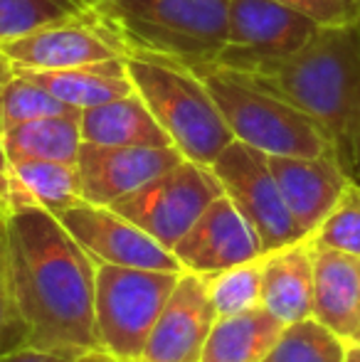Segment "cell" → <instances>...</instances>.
Wrapping results in <instances>:
<instances>
[{"label":"cell","instance_id":"obj_34","mask_svg":"<svg viewBox=\"0 0 360 362\" xmlns=\"http://www.w3.org/2000/svg\"><path fill=\"white\" fill-rule=\"evenodd\" d=\"M346 3V10L351 15V20H358L360 18V0H343Z\"/></svg>","mask_w":360,"mask_h":362},{"label":"cell","instance_id":"obj_13","mask_svg":"<svg viewBox=\"0 0 360 362\" xmlns=\"http://www.w3.org/2000/svg\"><path fill=\"white\" fill-rule=\"evenodd\" d=\"M182 160L175 146H99L82 144L77 156L82 200L111 207L141 185Z\"/></svg>","mask_w":360,"mask_h":362},{"label":"cell","instance_id":"obj_22","mask_svg":"<svg viewBox=\"0 0 360 362\" xmlns=\"http://www.w3.org/2000/svg\"><path fill=\"white\" fill-rule=\"evenodd\" d=\"M79 114L45 116V119L10 126L0 134V146H3L8 160L37 158V160L77 163L79 148L84 144Z\"/></svg>","mask_w":360,"mask_h":362},{"label":"cell","instance_id":"obj_24","mask_svg":"<svg viewBox=\"0 0 360 362\" xmlns=\"http://www.w3.org/2000/svg\"><path fill=\"white\" fill-rule=\"evenodd\" d=\"M89 13V0H0V42Z\"/></svg>","mask_w":360,"mask_h":362},{"label":"cell","instance_id":"obj_16","mask_svg":"<svg viewBox=\"0 0 360 362\" xmlns=\"http://www.w3.org/2000/svg\"><path fill=\"white\" fill-rule=\"evenodd\" d=\"M313 318L348 345L360 343V257L313 247Z\"/></svg>","mask_w":360,"mask_h":362},{"label":"cell","instance_id":"obj_17","mask_svg":"<svg viewBox=\"0 0 360 362\" xmlns=\"http://www.w3.org/2000/svg\"><path fill=\"white\" fill-rule=\"evenodd\" d=\"M262 305L281 323L313 315V244L311 239L286 244L265 254Z\"/></svg>","mask_w":360,"mask_h":362},{"label":"cell","instance_id":"obj_19","mask_svg":"<svg viewBox=\"0 0 360 362\" xmlns=\"http://www.w3.org/2000/svg\"><path fill=\"white\" fill-rule=\"evenodd\" d=\"M84 144L99 146H173L163 126L156 121L139 91L119 96L99 106H89L79 114Z\"/></svg>","mask_w":360,"mask_h":362},{"label":"cell","instance_id":"obj_10","mask_svg":"<svg viewBox=\"0 0 360 362\" xmlns=\"http://www.w3.org/2000/svg\"><path fill=\"white\" fill-rule=\"evenodd\" d=\"M18 72H50L111 57H129V45L91 10L84 18L45 25L23 37L0 42Z\"/></svg>","mask_w":360,"mask_h":362},{"label":"cell","instance_id":"obj_12","mask_svg":"<svg viewBox=\"0 0 360 362\" xmlns=\"http://www.w3.org/2000/svg\"><path fill=\"white\" fill-rule=\"evenodd\" d=\"M182 272L212 276L237 264L265 257V244L235 202L222 192L173 247Z\"/></svg>","mask_w":360,"mask_h":362},{"label":"cell","instance_id":"obj_8","mask_svg":"<svg viewBox=\"0 0 360 362\" xmlns=\"http://www.w3.org/2000/svg\"><path fill=\"white\" fill-rule=\"evenodd\" d=\"M210 168L220 180L222 192L260 234L265 252L301 242L303 234L289 215L267 153L245 146L242 141H232Z\"/></svg>","mask_w":360,"mask_h":362},{"label":"cell","instance_id":"obj_14","mask_svg":"<svg viewBox=\"0 0 360 362\" xmlns=\"http://www.w3.org/2000/svg\"><path fill=\"white\" fill-rule=\"evenodd\" d=\"M215 320L205 276L182 272L151 330L141 362H200Z\"/></svg>","mask_w":360,"mask_h":362},{"label":"cell","instance_id":"obj_21","mask_svg":"<svg viewBox=\"0 0 360 362\" xmlns=\"http://www.w3.org/2000/svg\"><path fill=\"white\" fill-rule=\"evenodd\" d=\"M281 320L257 305L245 313L222 315L207 335L200 362H262L284 330Z\"/></svg>","mask_w":360,"mask_h":362},{"label":"cell","instance_id":"obj_25","mask_svg":"<svg viewBox=\"0 0 360 362\" xmlns=\"http://www.w3.org/2000/svg\"><path fill=\"white\" fill-rule=\"evenodd\" d=\"M262 264L265 257L205 276L207 293L215 305L217 318L245 313L262 305Z\"/></svg>","mask_w":360,"mask_h":362},{"label":"cell","instance_id":"obj_18","mask_svg":"<svg viewBox=\"0 0 360 362\" xmlns=\"http://www.w3.org/2000/svg\"><path fill=\"white\" fill-rule=\"evenodd\" d=\"M82 200L77 163L59 160H8V190L5 210L20 207H45L59 215Z\"/></svg>","mask_w":360,"mask_h":362},{"label":"cell","instance_id":"obj_32","mask_svg":"<svg viewBox=\"0 0 360 362\" xmlns=\"http://www.w3.org/2000/svg\"><path fill=\"white\" fill-rule=\"evenodd\" d=\"M0 267H5V205L0 202Z\"/></svg>","mask_w":360,"mask_h":362},{"label":"cell","instance_id":"obj_29","mask_svg":"<svg viewBox=\"0 0 360 362\" xmlns=\"http://www.w3.org/2000/svg\"><path fill=\"white\" fill-rule=\"evenodd\" d=\"M279 3L303 13L306 18H311L313 23L321 25V28H326V25L353 23L343 0H279Z\"/></svg>","mask_w":360,"mask_h":362},{"label":"cell","instance_id":"obj_31","mask_svg":"<svg viewBox=\"0 0 360 362\" xmlns=\"http://www.w3.org/2000/svg\"><path fill=\"white\" fill-rule=\"evenodd\" d=\"M18 76V69H15V64H13V59L8 57V54L0 49V94L5 91V86L10 84V81Z\"/></svg>","mask_w":360,"mask_h":362},{"label":"cell","instance_id":"obj_27","mask_svg":"<svg viewBox=\"0 0 360 362\" xmlns=\"http://www.w3.org/2000/svg\"><path fill=\"white\" fill-rule=\"evenodd\" d=\"M308 239L313 247L360 257V182H348L341 200Z\"/></svg>","mask_w":360,"mask_h":362},{"label":"cell","instance_id":"obj_7","mask_svg":"<svg viewBox=\"0 0 360 362\" xmlns=\"http://www.w3.org/2000/svg\"><path fill=\"white\" fill-rule=\"evenodd\" d=\"M220 195L222 185L212 168L182 158L178 165L116 200L111 207L173 252L197 217Z\"/></svg>","mask_w":360,"mask_h":362},{"label":"cell","instance_id":"obj_23","mask_svg":"<svg viewBox=\"0 0 360 362\" xmlns=\"http://www.w3.org/2000/svg\"><path fill=\"white\" fill-rule=\"evenodd\" d=\"M348 343L311 318L284 325L281 335L262 362H346Z\"/></svg>","mask_w":360,"mask_h":362},{"label":"cell","instance_id":"obj_6","mask_svg":"<svg viewBox=\"0 0 360 362\" xmlns=\"http://www.w3.org/2000/svg\"><path fill=\"white\" fill-rule=\"evenodd\" d=\"M182 272L96 264V345L116 362H141L156 320Z\"/></svg>","mask_w":360,"mask_h":362},{"label":"cell","instance_id":"obj_26","mask_svg":"<svg viewBox=\"0 0 360 362\" xmlns=\"http://www.w3.org/2000/svg\"><path fill=\"white\" fill-rule=\"evenodd\" d=\"M67 114H79V109L57 99L52 91L35 84L33 79H28L23 74L15 76L0 94V134L5 129H10V126L25 124V121Z\"/></svg>","mask_w":360,"mask_h":362},{"label":"cell","instance_id":"obj_30","mask_svg":"<svg viewBox=\"0 0 360 362\" xmlns=\"http://www.w3.org/2000/svg\"><path fill=\"white\" fill-rule=\"evenodd\" d=\"M79 360H82V355L33 348V345H25V348H18V350H13V353L0 358V362H79Z\"/></svg>","mask_w":360,"mask_h":362},{"label":"cell","instance_id":"obj_4","mask_svg":"<svg viewBox=\"0 0 360 362\" xmlns=\"http://www.w3.org/2000/svg\"><path fill=\"white\" fill-rule=\"evenodd\" d=\"M126 67L139 96L185 160L210 168L235 141L205 81L192 67L144 52H131Z\"/></svg>","mask_w":360,"mask_h":362},{"label":"cell","instance_id":"obj_1","mask_svg":"<svg viewBox=\"0 0 360 362\" xmlns=\"http://www.w3.org/2000/svg\"><path fill=\"white\" fill-rule=\"evenodd\" d=\"M5 274L28 345L87 355L94 328L96 262L45 207L5 210Z\"/></svg>","mask_w":360,"mask_h":362},{"label":"cell","instance_id":"obj_35","mask_svg":"<svg viewBox=\"0 0 360 362\" xmlns=\"http://www.w3.org/2000/svg\"><path fill=\"white\" fill-rule=\"evenodd\" d=\"M346 362H360V343H356V345H348Z\"/></svg>","mask_w":360,"mask_h":362},{"label":"cell","instance_id":"obj_9","mask_svg":"<svg viewBox=\"0 0 360 362\" xmlns=\"http://www.w3.org/2000/svg\"><path fill=\"white\" fill-rule=\"evenodd\" d=\"M318 28L311 18L279 0H230L227 45L212 64L247 72L260 62L294 54Z\"/></svg>","mask_w":360,"mask_h":362},{"label":"cell","instance_id":"obj_5","mask_svg":"<svg viewBox=\"0 0 360 362\" xmlns=\"http://www.w3.org/2000/svg\"><path fill=\"white\" fill-rule=\"evenodd\" d=\"M192 69L205 81L235 141L267 156L336 158L321 126L289 101L260 89L245 74L217 64H195Z\"/></svg>","mask_w":360,"mask_h":362},{"label":"cell","instance_id":"obj_28","mask_svg":"<svg viewBox=\"0 0 360 362\" xmlns=\"http://www.w3.org/2000/svg\"><path fill=\"white\" fill-rule=\"evenodd\" d=\"M25 345H28V330L10 296L5 267H0V358Z\"/></svg>","mask_w":360,"mask_h":362},{"label":"cell","instance_id":"obj_15","mask_svg":"<svg viewBox=\"0 0 360 362\" xmlns=\"http://www.w3.org/2000/svg\"><path fill=\"white\" fill-rule=\"evenodd\" d=\"M277 185L294 217L298 232L308 239L328 212L341 200L348 187V175L341 170L336 158H298V156H267Z\"/></svg>","mask_w":360,"mask_h":362},{"label":"cell","instance_id":"obj_20","mask_svg":"<svg viewBox=\"0 0 360 362\" xmlns=\"http://www.w3.org/2000/svg\"><path fill=\"white\" fill-rule=\"evenodd\" d=\"M35 84L52 91L57 99L67 101L74 109H89L106 101H114L119 96H129L136 91L134 81L129 76L126 57H111L101 62L79 64L67 69H50V72H18Z\"/></svg>","mask_w":360,"mask_h":362},{"label":"cell","instance_id":"obj_2","mask_svg":"<svg viewBox=\"0 0 360 362\" xmlns=\"http://www.w3.org/2000/svg\"><path fill=\"white\" fill-rule=\"evenodd\" d=\"M240 74L311 116L348 180L360 182V18L318 28L294 54Z\"/></svg>","mask_w":360,"mask_h":362},{"label":"cell","instance_id":"obj_33","mask_svg":"<svg viewBox=\"0 0 360 362\" xmlns=\"http://www.w3.org/2000/svg\"><path fill=\"white\" fill-rule=\"evenodd\" d=\"M79 362H116V360H111L109 355H104L101 350H94V353L82 355V360H79Z\"/></svg>","mask_w":360,"mask_h":362},{"label":"cell","instance_id":"obj_3","mask_svg":"<svg viewBox=\"0 0 360 362\" xmlns=\"http://www.w3.org/2000/svg\"><path fill=\"white\" fill-rule=\"evenodd\" d=\"M131 52L158 54L187 67L212 64L227 45L230 0H89Z\"/></svg>","mask_w":360,"mask_h":362},{"label":"cell","instance_id":"obj_11","mask_svg":"<svg viewBox=\"0 0 360 362\" xmlns=\"http://www.w3.org/2000/svg\"><path fill=\"white\" fill-rule=\"evenodd\" d=\"M57 219L96 264L182 272L180 262L170 249L149 237L144 229L119 215L114 207L79 200L77 205L59 212Z\"/></svg>","mask_w":360,"mask_h":362}]
</instances>
